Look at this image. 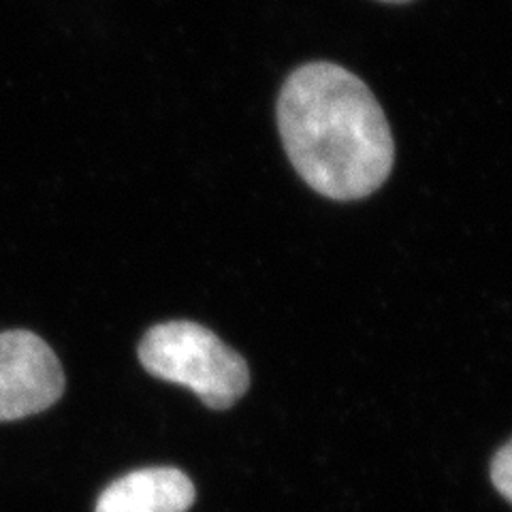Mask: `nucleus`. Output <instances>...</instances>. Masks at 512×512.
Here are the masks:
<instances>
[{"label":"nucleus","instance_id":"7ed1b4c3","mask_svg":"<svg viewBox=\"0 0 512 512\" xmlns=\"http://www.w3.org/2000/svg\"><path fill=\"white\" fill-rule=\"evenodd\" d=\"M64 387L62 365L43 338L28 329L0 333V423L52 408Z\"/></svg>","mask_w":512,"mask_h":512},{"label":"nucleus","instance_id":"39448f33","mask_svg":"<svg viewBox=\"0 0 512 512\" xmlns=\"http://www.w3.org/2000/svg\"><path fill=\"white\" fill-rule=\"evenodd\" d=\"M491 480L495 489L512 504V440L495 453L491 463Z\"/></svg>","mask_w":512,"mask_h":512},{"label":"nucleus","instance_id":"20e7f679","mask_svg":"<svg viewBox=\"0 0 512 512\" xmlns=\"http://www.w3.org/2000/svg\"><path fill=\"white\" fill-rule=\"evenodd\" d=\"M195 485L178 468H143L116 478L96 500L94 512H188Z\"/></svg>","mask_w":512,"mask_h":512},{"label":"nucleus","instance_id":"f03ea898","mask_svg":"<svg viewBox=\"0 0 512 512\" xmlns=\"http://www.w3.org/2000/svg\"><path fill=\"white\" fill-rule=\"evenodd\" d=\"M139 361L154 378L182 384L214 410L231 408L250 387L244 357L190 320L154 325L139 344Z\"/></svg>","mask_w":512,"mask_h":512},{"label":"nucleus","instance_id":"423d86ee","mask_svg":"<svg viewBox=\"0 0 512 512\" xmlns=\"http://www.w3.org/2000/svg\"><path fill=\"white\" fill-rule=\"evenodd\" d=\"M378 3H387V5H406V3H412V0H378Z\"/></svg>","mask_w":512,"mask_h":512},{"label":"nucleus","instance_id":"f257e3e1","mask_svg":"<svg viewBox=\"0 0 512 512\" xmlns=\"http://www.w3.org/2000/svg\"><path fill=\"white\" fill-rule=\"evenodd\" d=\"M278 128L301 180L333 201L372 195L395 163L391 126L376 96L335 62L301 64L286 77Z\"/></svg>","mask_w":512,"mask_h":512}]
</instances>
